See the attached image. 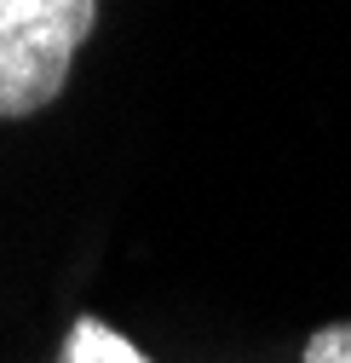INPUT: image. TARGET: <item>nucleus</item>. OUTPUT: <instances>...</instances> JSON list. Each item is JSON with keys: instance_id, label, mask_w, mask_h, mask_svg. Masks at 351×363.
Here are the masks:
<instances>
[{"instance_id": "2", "label": "nucleus", "mask_w": 351, "mask_h": 363, "mask_svg": "<svg viewBox=\"0 0 351 363\" xmlns=\"http://www.w3.org/2000/svg\"><path fill=\"white\" fill-rule=\"evenodd\" d=\"M58 363H150L133 340H121L110 323L98 317H75L69 335H64V357Z\"/></svg>"}, {"instance_id": "1", "label": "nucleus", "mask_w": 351, "mask_h": 363, "mask_svg": "<svg viewBox=\"0 0 351 363\" xmlns=\"http://www.w3.org/2000/svg\"><path fill=\"white\" fill-rule=\"evenodd\" d=\"M98 23V0H0V121L47 110Z\"/></svg>"}, {"instance_id": "3", "label": "nucleus", "mask_w": 351, "mask_h": 363, "mask_svg": "<svg viewBox=\"0 0 351 363\" xmlns=\"http://www.w3.org/2000/svg\"><path fill=\"white\" fill-rule=\"evenodd\" d=\"M299 363H351V323H323L311 340H305Z\"/></svg>"}]
</instances>
